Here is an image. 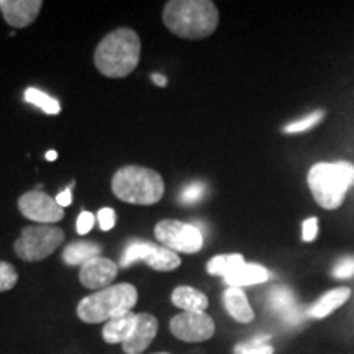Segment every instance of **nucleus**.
<instances>
[{
	"label": "nucleus",
	"instance_id": "12",
	"mask_svg": "<svg viewBox=\"0 0 354 354\" xmlns=\"http://www.w3.org/2000/svg\"><path fill=\"white\" fill-rule=\"evenodd\" d=\"M158 335V320L151 313H138L135 331L125 343L122 344L127 354H141L148 349L149 344Z\"/></svg>",
	"mask_w": 354,
	"mask_h": 354
},
{
	"label": "nucleus",
	"instance_id": "24",
	"mask_svg": "<svg viewBox=\"0 0 354 354\" xmlns=\"http://www.w3.org/2000/svg\"><path fill=\"white\" fill-rule=\"evenodd\" d=\"M207 194V185L201 183V180H196V183H190L189 185H185L180 192L179 201L184 205H194V203L201 202Z\"/></svg>",
	"mask_w": 354,
	"mask_h": 354
},
{
	"label": "nucleus",
	"instance_id": "19",
	"mask_svg": "<svg viewBox=\"0 0 354 354\" xmlns=\"http://www.w3.org/2000/svg\"><path fill=\"white\" fill-rule=\"evenodd\" d=\"M100 253L102 248L94 241H74L64 248L63 259L68 266H82Z\"/></svg>",
	"mask_w": 354,
	"mask_h": 354
},
{
	"label": "nucleus",
	"instance_id": "5",
	"mask_svg": "<svg viewBox=\"0 0 354 354\" xmlns=\"http://www.w3.org/2000/svg\"><path fill=\"white\" fill-rule=\"evenodd\" d=\"M353 184L354 166L349 162H320L308 172V187L323 209H338Z\"/></svg>",
	"mask_w": 354,
	"mask_h": 354
},
{
	"label": "nucleus",
	"instance_id": "27",
	"mask_svg": "<svg viewBox=\"0 0 354 354\" xmlns=\"http://www.w3.org/2000/svg\"><path fill=\"white\" fill-rule=\"evenodd\" d=\"M19 282V272L10 263L0 261V292L12 290Z\"/></svg>",
	"mask_w": 354,
	"mask_h": 354
},
{
	"label": "nucleus",
	"instance_id": "25",
	"mask_svg": "<svg viewBox=\"0 0 354 354\" xmlns=\"http://www.w3.org/2000/svg\"><path fill=\"white\" fill-rule=\"evenodd\" d=\"M233 354H274V348L266 343V338H256L253 342L236 344Z\"/></svg>",
	"mask_w": 354,
	"mask_h": 354
},
{
	"label": "nucleus",
	"instance_id": "29",
	"mask_svg": "<svg viewBox=\"0 0 354 354\" xmlns=\"http://www.w3.org/2000/svg\"><path fill=\"white\" fill-rule=\"evenodd\" d=\"M99 225H100V230H104V232H109V230H112L115 227V223H117V214H115L113 209H102L99 212Z\"/></svg>",
	"mask_w": 354,
	"mask_h": 354
},
{
	"label": "nucleus",
	"instance_id": "9",
	"mask_svg": "<svg viewBox=\"0 0 354 354\" xmlns=\"http://www.w3.org/2000/svg\"><path fill=\"white\" fill-rule=\"evenodd\" d=\"M19 210L25 218L33 220L38 225L57 223L64 218L63 207L57 205L56 198L41 192V190H30L19 198Z\"/></svg>",
	"mask_w": 354,
	"mask_h": 354
},
{
	"label": "nucleus",
	"instance_id": "34",
	"mask_svg": "<svg viewBox=\"0 0 354 354\" xmlns=\"http://www.w3.org/2000/svg\"><path fill=\"white\" fill-rule=\"evenodd\" d=\"M56 158H57V153L55 151V149H50V151L46 153V159H48V161H55Z\"/></svg>",
	"mask_w": 354,
	"mask_h": 354
},
{
	"label": "nucleus",
	"instance_id": "22",
	"mask_svg": "<svg viewBox=\"0 0 354 354\" xmlns=\"http://www.w3.org/2000/svg\"><path fill=\"white\" fill-rule=\"evenodd\" d=\"M25 100L28 102V104L35 105V107L41 109L43 112L48 115H57L61 112L59 102L53 99V97H50L48 94H44V92L39 91V88H35V87L26 88Z\"/></svg>",
	"mask_w": 354,
	"mask_h": 354
},
{
	"label": "nucleus",
	"instance_id": "35",
	"mask_svg": "<svg viewBox=\"0 0 354 354\" xmlns=\"http://www.w3.org/2000/svg\"><path fill=\"white\" fill-rule=\"evenodd\" d=\"M156 354H169V353H156Z\"/></svg>",
	"mask_w": 354,
	"mask_h": 354
},
{
	"label": "nucleus",
	"instance_id": "28",
	"mask_svg": "<svg viewBox=\"0 0 354 354\" xmlns=\"http://www.w3.org/2000/svg\"><path fill=\"white\" fill-rule=\"evenodd\" d=\"M333 276L336 279H348L354 276V256H349V258L339 261V263L335 266Z\"/></svg>",
	"mask_w": 354,
	"mask_h": 354
},
{
	"label": "nucleus",
	"instance_id": "17",
	"mask_svg": "<svg viewBox=\"0 0 354 354\" xmlns=\"http://www.w3.org/2000/svg\"><path fill=\"white\" fill-rule=\"evenodd\" d=\"M271 277L269 276L268 269L263 268L259 264H250L245 263L241 264L236 271L225 277V282L230 287H245V286H254V284H263Z\"/></svg>",
	"mask_w": 354,
	"mask_h": 354
},
{
	"label": "nucleus",
	"instance_id": "32",
	"mask_svg": "<svg viewBox=\"0 0 354 354\" xmlns=\"http://www.w3.org/2000/svg\"><path fill=\"white\" fill-rule=\"evenodd\" d=\"M71 201H73V192H71V189H64L63 192L57 194V197H56L57 205L63 207V209H64V207L71 205Z\"/></svg>",
	"mask_w": 354,
	"mask_h": 354
},
{
	"label": "nucleus",
	"instance_id": "7",
	"mask_svg": "<svg viewBox=\"0 0 354 354\" xmlns=\"http://www.w3.org/2000/svg\"><path fill=\"white\" fill-rule=\"evenodd\" d=\"M156 240L174 253L194 254L202 250L203 234L196 225L183 223L179 220H162L154 228Z\"/></svg>",
	"mask_w": 354,
	"mask_h": 354
},
{
	"label": "nucleus",
	"instance_id": "6",
	"mask_svg": "<svg viewBox=\"0 0 354 354\" xmlns=\"http://www.w3.org/2000/svg\"><path fill=\"white\" fill-rule=\"evenodd\" d=\"M64 241V232L53 225L25 227L15 241V254L26 263H37L51 256Z\"/></svg>",
	"mask_w": 354,
	"mask_h": 354
},
{
	"label": "nucleus",
	"instance_id": "16",
	"mask_svg": "<svg viewBox=\"0 0 354 354\" xmlns=\"http://www.w3.org/2000/svg\"><path fill=\"white\" fill-rule=\"evenodd\" d=\"M172 304L184 312H205L209 307V299L203 292L189 286H179L171 295Z\"/></svg>",
	"mask_w": 354,
	"mask_h": 354
},
{
	"label": "nucleus",
	"instance_id": "18",
	"mask_svg": "<svg viewBox=\"0 0 354 354\" xmlns=\"http://www.w3.org/2000/svg\"><path fill=\"white\" fill-rule=\"evenodd\" d=\"M351 295V290L348 287H339V289H333L322 295L312 307L308 308V315L313 318H323L330 313H333L336 308L342 307Z\"/></svg>",
	"mask_w": 354,
	"mask_h": 354
},
{
	"label": "nucleus",
	"instance_id": "1",
	"mask_svg": "<svg viewBox=\"0 0 354 354\" xmlns=\"http://www.w3.org/2000/svg\"><path fill=\"white\" fill-rule=\"evenodd\" d=\"M162 21L176 37L209 38L218 26V8L210 0H171L162 10Z\"/></svg>",
	"mask_w": 354,
	"mask_h": 354
},
{
	"label": "nucleus",
	"instance_id": "20",
	"mask_svg": "<svg viewBox=\"0 0 354 354\" xmlns=\"http://www.w3.org/2000/svg\"><path fill=\"white\" fill-rule=\"evenodd\" d=\"M146 264L153 268L154 271H174L180 266V258L174 251L167 250L165 246L154 245L153 253L146 259Z\"/></svg>",
	"mask_w": 354,
	"mask_h": 354
},
{
	"label": "nucleus",
	"instance_id": "4",
	"mask_svg": "<svg viewBox=\"0 0 354 354\" xmlns=\"http://www.w3.org/2000/svg\"><path fill=\"white\" fill-rule=\"evenodd\" d=\"M138 300V290L131 284H115L84 297L77 305V317L84 323L110 322L125 315Z\"/></svg>",
	"mask_w": 354,
	"mask_h": 354
},
{
	"label": "nucleus",
	"instance_id": "14",
	"mask_svg": "<svg viewBox=\"0 0 354 354\" xmlns=\"http://www.w3.org/2000/svg\"><path fill=\"white\" fill-rule=\"evenodd\" d=\"M136 322H138V313L133 312H128L125 315L113 318V320L105 323L104 331H102L104 339L110 344H123L133 335V331H135Z\"/></svg>",
	"mask_w": 354,
	"mask_h": 354
},
{
	"label": "nucleus",
	"instance_id": "30",
	"mask_svg": "<svg viewBox=\"0 0 354 354\" xmlns=\"http://www.w3.org/2000/svg\"><path fill=\"white\" fill-rule=\"evenodd\" d=\"M95 218L91 212H82L77 218V233L79 234H87L94 227Z\"/></svg>",
	"mask_w": 354,
	"mask_h": 354
},
{
	"label": "nucleus",
	"instance_id": "15",
	"mask_svg": "<svg viewBox=\"0 0 354 354\" xmlns=\"http://www.w3.org/2000/svg\"><path fill=\"white\" fill-rule=\"evenodd\" d=\"M223 302L227 312L232 315L234 320L240 323L253 322L254 312L251 308L248 297L240 287H228L223 294Z\"/></svg>",
	"mask_w": 354,
	"mask_h": 354
},
{
	"label": "nucleus",
	"instance_id": "2",
	"mask_svg": "<svg viewBox=\"0 0 354 354\" xmlns=\"http://www.w3.org/2000/svg\"><path fill=\"white\" fill-rule=\"evenodd\" d=\"M141 41L138 33L130 28L110 32L97 44L94 63L105 77L120 79L131 74L140 63Z\"/></svg>",
	"mask_w": 354,
	"mask_h": 354
},
{
	"label": "nucleus",
	"instance_id": "26",
	"mask_svg": "<svg viewBox=\"0 0 354 354\" xmlns=\"http://www.w3.org/2000/svg\"><path fill=\"white\" fill-rule=\"evenodd\" d=\"M323 120V112L322 110H317V112L307 115V117L300 118L297 122H292L289 125L284 127V131L286 133H302V131H307L310 128L317 127L318 123Z\"/></svg>",
	"mask_w": 354,
	"mask_h": 354
},
{
	"label": "nucleus",
	"instance_id": "11",
	"mask_svg": "<svg viewBox=\"0 0 354 354\" xmlns=\"http://www.w3.org/2000/svg\"><path fill=\"white\" fill-rule=\"evenodd\" d=\"M41 0H0L3 20L13 28H26L41 12Z\"/></svg>",
	"mask_w": 354,
	"mask_h": 354
},
{
	"label": "nucleus",
	"instance_id": "21",
	"mask_svg": "<svg viewBox=\"0 0 354 354\" xmlns=\"http://www.w3.org/2000/svg\"><path fill=\"white\" fill-rule=\"evenodd\" d=\"M241 264H245V259H243L241 254H218L209 261L207 271L212 276H221L225 279L236 271Z\"/></svg>",
	"mask_w": 354,
	"mask_h": 354
},
{
	"label": "nucleus",
	"instance_id": "8",
	"mask_svg": "<svg viewBox=\"0 0 354 354\" xmlns=\"http://www.w3.org/2000/svg\"><path fill=\"white\" fill-rule=\"evenodd\" d=\"M169 328L177 339L187 343H201L214 336L215 323L205 312H183L172 318Z\"/></svg>",
	"mask_w": 354,
	"mask_h": 354
},
{
	"label": "nucleus",
	"instance_id": "31",
	"mask_svg": "<svg viewBox=\"0 0 354 354\" xmlns=\"http://www.w3.org/2000/svg\"><path fill=\"white\" fill-rule=\"evenodd\" d=\"M302 238L304 241H313L317 236V232H318V221L317 218H308L304 221L302 225Z\"/></svg>",
	"mask_w": 354,
	"mask_h": 354
},
{
	"label": "nucleus",
	"instance_id": "10",
	"mask_svg": "<svg viewBox=\"0 0 354 354\" xmlns=\"http://www.w3.org/2000/svg\"><path fill=\"white\" fill-rule=\"evenodd\" d=\"M117 272L118 268L113 261L104 258V256H95L81 266L79 279L84 287L99 292L110 287L117 277Z\"/></svg>",
	"mask_w": 354,
	"mask_h": 354
},
{
	"label": "nucleus",
	"instance_id": "23",
	"mask_svg": "<svg viewBox=\"0 0 354 354\" xmlns=\"http://www.w3.org/2000/svg\"><path fill=\"white\" fill-rule=\"evenodd\" d=\"M154 250V245L153 243H148V241H131L130 245L127 246L125 253L122 256V261H120V266L122 268H130L133 263H136V261H145L149 258V254L153 253Z\"/></svg>",
	"mask_w": 354,
	"mask_h": 354
},
{
	"label": "nucleus",
	"instance_id": "13",
	"mask_svg": "<svg viewBox=\"0 0 354 354\" xmlns=\"http://www.w3.org/2000/svg\"><path fill=\"white\" fill-rule=\"evenodd\" d=\"M268 304L269 308H271L272 312L279 313L287 325H299V323L302 322V312H300L299 305L295 304L294 294H292L290 289H287V287H274V289L269 292Z\"/></svg>",
	"mask_w": 354,
	"mask_h": 354
},
{
	"label": "nucleus",
	"instance_id": "33",
	"mask_svg": "<svg viewBox=\"0 0 354 354\" xmlns=\"http://www.w3.org/2000/svg\"><path fill=\"white\" fill-rule=\"evenodd\" d=\"M151 79L154 81V84H156V86H159V87H166L167 77L162 76V74H153Z\"/></svg>",
	"mask_w": 354,
	"mask_h": 354
},
{
	"label": "nucleus",
	"instance_id": "3",
	"mask_svg": "<svg viewBox=\"0 0 354 354\" xmlns=\"http://www.w3.org/2000/svg\"><path fill=\"white\" fill-rule=\"evenodd\" d=\"M112 190L120 201L133 205H153L165 196V180L145 166H123L112 177Z\"/></svg>",
	"mask_w": 354,
	"mask_h": 354
}]
</instances>
